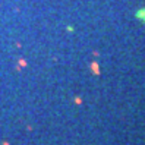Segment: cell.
Segmentation results:
<instances>
[{
    "label": "cell",
    "instance_id": "6da1fadb",
    "mask_svg": "<svg viewBox=\"0 0 145 145\" xmlns=\"http://www.w3.org/2000/svg\"><path fill=\"white\" fill-rule=\"evenodd\" d=\"M136 18H138V19H141V21L145 24V9H141V11L136 12Z\"/></svg>",
    "mask_w": 145,
    "mask_h": 145
}]
</instances>
